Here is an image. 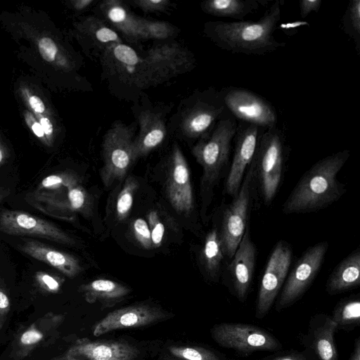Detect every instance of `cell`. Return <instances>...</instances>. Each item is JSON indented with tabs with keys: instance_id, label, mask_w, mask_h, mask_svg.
I'll list each match as a JSON object with an SVG mask.
<instances>
[{
	"instance_id": "obj_12",
	"label": "cell",
	"mask_w": 360,
	"mask_h": 360,
	"mask_svg": "<svg viewBox=\"0 0 360 360\" xmlns=\"http://www.w3.org/2000/svg\"><path fill=\"white\" fill-rule=\"evenodd\" d=\"M227 111L221 92L213 91L205 98H198L186 111L180 124L181 130L189 139H200L211 132Z\"/></svg>"
},
{
	"instance_id": "obj_33",
	"label": "cell",
	"mask_w": 360,
	"mask_h": 360,
	"mask_svg": "<svg viewBox=\"0 0 360 360\" xmlns=\"http://www.w3.org/2000/svg\"><path fill=\"white\" fill-rule=\"evenodd\" d=\"M146 39H166L174 33L176 27L160 20H149L141 18Z\"/></svg>"
},
{
	"instance_id": "obj_8",
	"label": "cell",
	"mask_w": 360,
	"mask_h": 360,
	"mask_svg": "<svg viewBox=\"0 0 360 360\" xmlns=\"http://www.w3.org/2000/svg\"><path fill=\"white\" fill-rule=\"evenodd\" d=\"M133 136L134 129L122 122L113 124L105 134L102 144L103 166L101 176L105 186L122 180L136 160Z\"/></svg>"
},
{
	"instance_id": "obj_42",
	"label": "cell",
	"mask_w": 360,
	"mask_h": 360,
	"mask_svg": "<svg viewBox=\"0 0 360 360\" xmlns=\"http://www.w3.org/2000/svg\"><path fill=\"white\" fill-rule=\"evenodd\" d=\"M309 354L310 353L307 351H292L266 360H316L313 356Z\"/></svg>"
},
{
	"instance_id": "obj_16",
	"label": "cell",
	"mask_w": 360,
	"mask_h": 360,
	"mask_svg": "<svg viewBox=\"0 0 360 360\" xmlns=\"http://www.w3.org/2000/svg\"><path fill=\"white\" fill-rule=\"evenodd\" d=\"M169 166L167 198L176 212L188 214L193 209V191L188 163L177 144L172 148Z\"/></svg>"
},
{
	"instance_id": "obj_48",
	"label": "cell",
	"mask_w": 360,
	"mask_h": 360,
	"mask_svg": "<svg viewBox=\"0 0 360 360\" xmlns=\"http://www.w3.org/2000/svg\"><path fill=\"white\" fill-rule=\"evenodd\" d=\"M94 0H74L71 1L72 7L77 11H82L89 7Z\"/></svg>"
},
{
	"instance_id": "obj_4",
	"label": "cell",
	"mask_w": 360,
	"mask_h": 360,
	"mask_svg": "<svg viewBox=\"0 0 360 360\" xmlns=\"http://www.w3.org/2000/svg\"><path fill=\"white\" fill-rule=\"evenodd\" d=\"M238 123L232 115H226L211 132L199 139L192 153L202 168V186L204 191L213 192L229 165L232 141Z\"/></svg>"
},
{
	"instance_id": "obj_5",
	"label": "cell",
	"mask_w": 360,
	"mask_h": 360,
	"mask_svg": "<svg viewBox=\"0 0 360 360\" xmlns=\"http://www.w3.org/2000/svg\"><path fill=\"white\" fill-rule=\"evenodd\" d=\"M211 335L219 346L240 355L255 352H276L282 347L279 340L271 333L249 323H221L213 326Z\"/></svg>"
},
{
	"instance_id": "obj_14",
	"label": "cell",
	"mask_w": 360,
	"mask_h": 360,
	"mask_svg": "<svg viewBox=\"0 0 360 360\" xmlns=\"http://www.w3.org/2000/svg\"><path fill=\"white\" fill-rule=\"evenodd\" d=\"M259 127L240 122L233 139L234 150L225 181L226 193L234 198L238 193L243 177L250 166L259 141Z\"/></svg>"
},
{
	"instance_id": "obj_1",
	"label": "cell",
	"mask_w": 360,
	"mask_h": 360,
	"mask_svg": "<svg viewBox=\"0 0 360 360\" xmlns=\"http://www.w3.org/2000/svg\"><path fill=\"white\" fill-rule=\"evenodd\" d=\"M283 0L273 2L257 20L210 21L205 35L219 48L235 54L264 56L285 46L274 36L281 17Z\"/></svg>"
},
{
	"instance_id": "obj_50",
	"label": "cell",
	"mask_w": 360,
	"mask_h": 360,
	"mask_svg": "<svg viewBox=\"0 0 360 360\" xmlns=\"http://www.w3.org/2000/svg\"><path fill=\"white\" fill-rule=\"evenodd\" d=\"M5 158V154L4 150L0 147V165L4 161Z\"/></svg>"
},
{
	"instance_id": "obj_2",
	"label": "cell",
	"mask_w": 360,
	"mask_h": 360,
	"mask_svg": "<svg viewBox=\"0 0 360 360\" xmlns=\"http://www.w3.org/2000/svg\"><path fill=\"white\" fill-rule=\"evenodd\" d=\"M350 156L349 150L329 155L314 164L301 176L283 205V214L317 212L338 200L346 192L337 175Z\"/></svg>"
},
{
	"instance_id": "obj_27",
	"label": "cell",
	"mask_w": 360,
	"mask_h": 360,
	"mask_svg": "<svg viewBox=\"0 0 360 360\" xmlns=\"http://www.w3.org/2000/svg\"><path fill=\"white\" fill-rule=\"evenodd\" d=\"M224 257L219 228L214 226L206 235L202 250V264L211 280L218 281Z\"/></svg>"
},
{
	"instance_id": "obj_32",
	"label": "cell",
	"mask_w": 360,
	"mask_h": 360,
	"mask_svg": "<svg viewBox=\"0 0 360 360\" xmlns=\"http://www.w3.org/2000/svg\"><path fill=\"white\" fill-rule=\"evenodd\" d=\"M169 352L180 360H223L212 350L198 346H172Z\"/></svg>"
},
{
	"instance_id": "obj_43",
	"label": "cell",
	"mask_w": 360,
	"mask_h": 360,
	"mask_svg": "<svg viewBox=\"0 0 360 360\" xmlns=\"http://www.w3.org/2000/svg\"><path fill=\"white\" fill-rule=\"evenodd\" d=\"M27 102L32 110L37 114H42L45 111V105L37 96L30 95L27 96Z\"/></svg>"
},
{
	"instance_id": "obj_11",
	"label": "cell",
	"mask_w": 360,
	"mask_h": 360,
	"mask_svg": "<svg viewBox=\"0 0 360 360\" xmlns=\"http://www.w3.org/2000/svg\"><path fill=\"white\" fill-rule=\"evenodd\" d=\"M0 231L12 236H30L66 245L75 244L72 238L53 223L24 211L1 212Z\"/></svg>"
},
{
	"instance_id": "obj_29",
	"label": "cell",
	"mask_w": 360,
	"mask_h": 360,
	"mask_svg": "<svg viewBox=\"0 0 360 360\" xmlns=\"http://www.w3.org/2000/svg\"><path fill=\"white\" fill-rule=\"evenodd\" d=\"M78 29L94 45L102 49L112 44L122 43V39L114 30L94 16L84 20Z\"/></svg>"
},
{
	"instance_id": "obj_46",
	"label": "cell",
	"mask_w": 360,
	"mask_h": 360,
	"mask_svg": "<svg viewBox=\"0 0 360 360\" xmlns=\"http://www.w3.org/2000/svg\"><path fill=\"white\" fill-rule=\"evenodd\" d=\"M26 116L30 120L29 124H30V127L35 136L39 139H44L45 135L39 122L34 119L33 120L30 115Z\"/></svg>"
},
{
	"instance_id": "obj_28",
	"label": "cell",
	"mask_w": 360,
	"mask_h": 360,
	"mask_svg": "<svg viewBox=\"0 0 360 360\" xmlns=\"http://www.w3.org/2000/svg\"><path fill=\"white\" fill-rule=\"evenodd\" d=\"M332 321L336 330H352L360 325V295H352L340 301L335 307Z\"/></svg>"
},
{
	"instance_id": "obj_15",
	"label": "cell",
	"mask_w": 360,
	"mask_h": 360,
	"mask_svg": "<svg viewBox=\"0 0 360 360\" xmlns=\"http://www.w3.org/2000/svg\"><path fill=\"white\" fill-rule=\"evenodd\" d=\"M102 60L110 73L122 82L139 87L151 84L143 57L123 43L112 44L103 49Z\"/></svg>"
},
{
	"instance_id": "obj_9",
	"label": "cell",
	"mask_w": 360,
	"mask_h": 360,
	"mask_svg": "<svg viewBox=\"0 0 360 360\" xmlns=\"http://www.w3.org/2000/svg\"><path fill=\"white\" fill-rule=\"evenodd\" d=\"M290 245L283 240L274 246L268 259L258 290L255 316L265 317L280 293L292 262Z\"/></svg>"
},
{
	"instance_id": "obj_40",
	"label": "cell",
	"mask_w": 360,
	"mask_h": 360,
	"mask_svg": "<svg viewBox=\"0 0 360 360\" xmlns=\"http://www.w3.org/2000/svg\"><path fill=\"white\" fill-rule=\"evenodd\" d=\"M133 3L136 7L147 13L164 11L170 4L167 0H135Z\"/></svg>"
},
{
	"instance_id": "obj_19",
	"label": "cell",
	"mask_w": 360,
	"mask_h": 360,
	"mask_svg": "<svg viewBox=\"0 0 360 360\" xmlns=\"http://www.w3.org/2000/svg\"><path fill=\"white\" fill-rule=\"evenodd\" d=\"M336 330L330 316L321 313L311 317L302 342L316 360H339L334 340Z\"/></svg>"
},
{
	"instance_id": "obj_13",
	"label": "cell",
	"mask_w": 360,
	"mask_h": 360,
	"mask_svg": "<svg viewBox=\"0 0 360 360\" xmlns=\"http://www.w3.org/2000/svg\"><path fill=\"white\" fill-rule=\"evenodd\" d=\"M151 84L160 83L189 70L194 60L191 53L174 43L150 48L143 57Z\"/></svg>"
},
{
	"instance_id": "obj_37",
	"label": "cell",
	"mask_w": 360,
	"mask_h": 360,
	"mask_svg": "<svg viewBox=\"0 0 360 360\" xmlns=\"http://www.w3.org/2000/svg\"><path fill=\"white\" fill-rule=\"evenodd\" d=\"M147 218L153 248H158L162 245L163 240L165 231V226L155 210L149 212L147 214Z\"/></svg>"
},
{
	"instance_id": "obj_7",
	"label": "cell",
	"mask_w": 360,
	"mask_h": 360,
	"mask_svg": "<svg viewBox=\"0 0 360 360\" xmlns=\"http://www.w3.org/2000/svg\"><path fill=\"white\" fill-rule=\"evenodd\" d=\"M328 248V243L322 241L302 254L286 277L276 303V311L287 309L302 298L319 274Z\"/></svg>"
},
{
	"instance_id": "obj_35",
	"label": "cell",
	"mask_w": 360,
	"mask_h": 360,
	"mask_svg": "<svg viewBox=\"0 0 360 360\" xmlns=\"http://www.w3.org/2000/svg\"><path fill=\"white\" fill-rule=\"evenodd\" d=\"M76 184H78V179L75 175L63 172L44 178L39 186V189L57 190L63 188L67 189Z\"/></svg>"
},
{
	"instance_id": "obj_23",
	"label": "cell",
	"mask_w": 360,
	"mask_h": 360,
	"mask_svg": "<svg viewBox=\"0 0 360 360\" xmlns=\"http://www.w3.org/2000/svg\"><path fill=\"white\" fill-rule=\"evenodd\" d=\"M139 133L134 139V158L144 156L159 146L164 141L167 129L159 114L150 110L141 112L138 117Z\"/></svg>"
},
{
	"instance_id": "obj_41",
	"label": "cell",
	"mask_w": 360,
	"mask_h": 360,
	"mask_svg": "<svg viewBox=\"0 0 360 360\" xmlns=\"http://www.w3.org/2000/svg\"><path fill=\"white\" fill-rule=\"evenodd\" d=\"M322 4V0H301L299 2L300 15L306 18L311 12H318Z\"/></svg>"
},
{
	"instance_id": "obj_47",
	"label": "cell",
	"mask_w": 360,
	"mask_h": 360,
	"mask_svg": "<svg viewBox=\"0 0 360 360\" xmlns=\"http://www.w3.org/2000/svg\"><path fill=\"white\" fill-rule=\"evenodd\" d=\"M304 25H309V23L306 21H296L288 23L281 24L278 27H280L282 30L290 31L292 29H295L300 26H303Z\"/></svg>"
},
{
	"instance_id": "obj_52",
	"label": "cell",
	"mask_w": 360,
	"mask_h": 360,
	"mask_svg": "<svg viewBox=\"0 0 360 360\" xmlns=\"http://www.w3.org/2000/svg\"><path fill=\"white\" fill-rule=\"evenodd\" d=\"M1 323H0V328H1Z\"/></svg>"
},
{
	"instance_id": "obj_17",
	"label": "cell",
	"mask_w": 360,
	"mask_h": 360,
	"mask_svg": "<svg viewBox=\"0 0 360 360\" xmlns=\"http://www.w3.org/2000/svg\"><path fill=\"white\" fill-rule=\"evenodd\" d=\"M257 249L252 242L249 226L227 266L231 290L240 301L244 302L249 293L254 276Z\"/></svg>"
},
{
	"instance_id": "obj_26",
	"label": "cell",
	"mask_w": 360,
	"mask_h": 360,
	"mask_svg": "<svg viewBox=\"0 0 360 360\" xmlns=\"http://www.w3.org/2000/svg\"><path fill=\"white\" fill-rule=\"evenodd\" d=\"M268 4L266 0H209L202 2L200 6L207 14L239 21Z\"/></svg>"
},
{
	"instance_id": "obj_6",
	"label": "cell",
	"mask_w": 360,
	"mask_h": 360,
	"mask_svg": "<svg viewBox=\"0 0 360 360\" xmlns=\"http://www.w3.org/2000/svg\"><path fill=\"white\" fill-rule=\"evenodd\" d=\"M252 172L248 167L238 194L223 210L219 225L224 256L231 259L247 229L253 198Z\"/></svg>"
},
{
	"instance_id": "obj_36",
	"label": "cell",
	"mask_w": 360,
	"mask_h": 360,
	"mask_svg": "<svg viewBox=\"0 0 360 360\" xmlns=\"http://www.w3.org/2000/svg\"><path fill=\"white\" fill-rule=\"evenodd\" d=\"M131 229L137 242L145 249L153 248L151 236L148 222L143 218H136L131 224Z\"/></svg>"
},
{
	"instance_id": "obj_51",
	"label": "cell",
	"mask_w": 360,
	"mask_h": 360,
	"mask_svg": "<svg viewBox=\"0 0 360 360\" xmlns=\"http://www.w3.org/2000/svg\"><path fill=\"white\" fill-rule=\"evenodd\" d=\"M65 360H78L75 357H73V356H69L67 354L65 356Z\"/></svg>"
},
{
	"instance_id": "obj_25",
	"label": "cell",
	"mask_w": 360,
	"mask_h": 360,
	"mask_svg": "<svg viewBox=\"0 0 360 360\" xmlns=\"http://www.w3.org/2000/svg\"><path fill=\"white\" fill-rule=\"evenodd\" d=\"M79 290L87 302H98L103 308L112 307L121 302L131 291L120 283L105 278L84 284L80 286Z\"/></svg>"
},
{
	"instance_id": "obj_38",
	"label": "cell",
	"mask_w": 360,
	"mask_h": 360,
	"mask_svg": "<svg viewBox=\"0 0 360 360\" xmlns=\"http://www.w3.org/2000/svg\"><path fill=\"white\" fill-rule=\"evenodd\" d=\"M35 278L41 288L49 292H58L61 286V281L46 272L37 271Z\"/></svg>"
},
{
	"instance_id": "obj_18",
	"label": "cell",
	"mask_w": 360,
	"mask_h": 360,
	"mask_svg": "<svg viewBox=\"0 0 360 360\" xmlns=\"http://www.w3.org/2000/svg\"><path fill=\"white\" fill-rule=\"evenodd\" d=\"M166 316V314L157 307L145 304L129 306L108 313L94 326L92 333L95 337H98L116 330L146 326Z\"/></svg>"
},
{
	"instance_id": "obj_22",
	"label": "cell",
	"mask_w": 360,
	"mask_h": 360,
	"mask_svg": "<svg viewBox=\"0 0 360 360\" xmlns=\"http://www.w3.org/2000/svg\"><path fill=\"white\" fill-rule=\"evenodd\" d=\"M105 18L131 41L146 39L141 18L134 15L120 0H106L100 4Z\"/></svg>"
},
{
	"instance_id": "obj_39",
	"label": "cell",
	"mask_w": 360,
	"mask_h": 360,
	"mask_svg": "<svg viewBox=\"0 0 360 360\" xmlns=\"http://www.w3.org/2000/svg\"><path fill=\"white\" fill-rule=\"evenodd\" d=\"M44 338V334L34 325L30 326L20 335L19 342L25 347H32Z\"/></svg>"
},
{
	"instance_id": "obj_34",
	"label": "cell",
	"mask_w": 360,
	"mask_h": 360,
	"mask_svg": "<svg viewBox=\"0 0 360 360\" xmlns=\"http://www.w3.org/2000/svg\"><path fill=\"white\" fill-rule=\"evenodd\" d=\"M66 206L72 211L84 212L89 205V198L86 190L78 184L67 188Z\"/></svg>"
},
{
	"instance_id": "obj_20",
	"label": "cell",
	"mask_w": 360,
	"mask_h": 360,
	"mask_svg": "<svg viewBox=\"0 0 360 360\" xmlns=\"http://www.w3.org/2000/svg\"><path fill=\"white\" fill-rule=\"evenodd\" d=\"M66 354L87 360H134L139 350L127 342L82 338L75 342Z\"/></svg>"
},
{
	"instance_id": "obj_30",
	"label": "cell",
	"mask_w": 360,
	"mask_h": 360,
	"mask_svg": "<svg viewBox=\"0 0 360 360\" xmlns=\"http://www.w3.org/2000/svg\"><path fill=\"white\" fill-rule=\"evenodd\" d=\"M342 28L360 55V0H351L342 17Z\"/></svg>"
},
{
	"instance_id": "obj_10",
	"label": "cell",
	"mask_w": 360,
	"mask_h": 360,
	"mask_svg": "<svg viewBox=\"0 0 360 360\" xmlns=\"http://www.w3.org/2000/svg\"><path fill=\"white\" fill-rule=\"evenodd\" d=\"M221 94L228 112L236 119L266 129L276 126L275 108L259 95L235 86L226 88Z\"/></svg>"
},
{
	"instance_id": "obj_44",
	"label": "cell",
	"mask_w": 360,
	"mask_h": 360,
	"mask_svg": "<svg viewBox=\"0 0 360 360\" xmlns=\"http://www.w3.org/2000/svg\"><path fill=\"white\" fill-rule=\"evenodd\" d=\"M39 122L44 131V135L49 139L53 134V125L49 117L40 115Z\"/></svg>"
},
{
	"instance_id": "obj_3",
	"label": "cell",
	"mask_w": 360,
	"mask_h": 360,
	"mask_svg": "<svg viewBox=\"0 0 360 360\" xmlns=\"http://www.w3.org/2000/svg\"><path fill=\"white\" fill-rule=\"evenodd\" d=\"M287 148L282 131L277 126L267 129L259 136L252 169L254 192L259 193L263 203L270 205L282 182Z\"/></svg>"
},
{
	"instance_id": "obj_53",
	"label": "cell",
	"mask_w": 360,
	"mask_h": 360,
	"mask_svg": "<svg viewBox=\"0 0 360 360\" xmlns=\"http://www.w3.org/2000/svg\"><path fill=\"white\" fill-rule=\"evenodd\" d=\"M63 360H65V358H64V359H63Z\"/></svg>"
},
{
	"instance_id": "obj_45",
	"label": "cell",
	"mask_w": 360,
	"mask_h": 360,
	"mask_svg": "<svg viewBox=\"0 0 360 360\" xmlns=\"http://www.w3.org/2000/svg\"><path fill=\"white\" fill-rule=\"evenodd\" d=\"M10 308V301L5 292L0 288V314H5Z\"/></svg>"
},
{
	"instance_id": "obj_31",
	"label": "cell",
	"mask_w": 360,
	"mask_h": 360,
	"mask_svg": "<svg viewBox=\"0 0 360 360\" xmlns=\"http://www.w3.org/2000/svg\"><path fill=\"white\" fill-rule=\"evenodd\" d=\"M138 188V181L133 176H128L116 200V216L119 221H122L128 217L132 208L134 197Z\"/></svg>"
},
{
	"instance_id": "obj_49",
	"label": "cell",
	"mask_w": 360,
	"mask_h": 360,
	"mask_svg": "<svg viewBox=\"0 0 360 360\" xmlns=\"http://www.w3.org/2000/svg\"><path fill=\"white\" fill-rule=\"evenodd\" d=\"M349 360H360V338H358L355 342V346L350 355Z\"/></svg>"
},
{
	"instance_id": "obj_21",
	"label": "cell",
	"mask_w": 360,
	"mask_h": 360,
	"mask_svg": "<svg viewBox=\"0 0 360 360\" xmlns=\"http://www.w3.org/2000/svg\"><path fill=\"white\" fill-rule=\"evenodd\" d=\"M19 248L26 255L49 264L68 277H75L82 271L79 260L74 256L41 242L26 240Z\"/></svg>"
},
{
	"instance_id": "obj_24",
	"label": "cell",
	"mask_w": 360,
	"mask_h": 360,
	"mask_svg": "<svg viewBox=\"0 0 360 360\" xmlns=\"http://www.w3.org/2000/svg\"><path fill=\"white\" fill-rule=\"evenodd\" d=\"M360 285V249L354 250L339 262L328 278L326 292L330 295L353 290Z\"/></svg>"
}]
</instances>
